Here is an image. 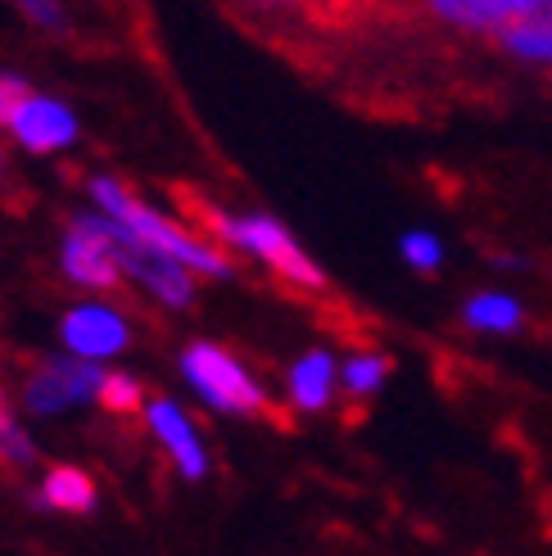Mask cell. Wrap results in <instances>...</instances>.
Masks as SVG:
<instances>
[{
    "instance_id": "obj_1",
    "label": "cell",
    "mask_w": 552,
    "mask_h": 556,
    "mask_svg": "<svg viewBox=\"0 0 552 556\" xmlns=\"http://www.w3.org/2000/svg\"><path fill=\"white\" fill-rule=\"evenodd\" d=\"M177 204H190V208H196V213L209 222V227H213V236L236 240L240 249L259 254L276 276H286V281H294V286H303V290H322V286H326L322 267H317L309 254H303V249L290 240V231H281L272 217H227L223 208L200 204V194H196V190H181V186H177Z\"/></svg>"
},
{
    "instance_id": "obj_2",
    "label": "cell",
    "mask_w": 552,
    "mask_h": 556,
    "mask_svg": "<svg viewBox=\"0 0 552 556\" xmlns=\"http://www.w3.org/2000/svg\"><path fill=\"white\" fill-rule=\"evenodd\" d=\"M91 190H96V200L114 213V222L123 231H131L141 244H150V249H159L163 258H173V263H181V267H200V271H213V276H227L231 271V263L217 254V249H209L204 240H196L190 231H181V227H173L168 217H159L154 208H146L141 200H131V194L118 186V181H91Z\"/></svg>"
},
{
    "instance_id": "obj_3",
    "label": "cell",
    "mask_w": 552,
    "mask_h": 556,
    "mask_svg": "<svg viewBox=\"0 0 552 556\" xmlns=\"http://www.w3.org/2000/svg\"><path fill=\"white\" fill-rule=\"evenodd\" d=\"M181 367L190 376V384L213 403V407H227V412H250V416H272V403L263 399V389L244 376V367L236 357H227L223 349L213 344H190Z\"/></svg>"
},
{
    "instance_id": "obj_4",
    "label": "cell",
    "mask_w": 552,
    "mask_h": 556,
    "mask_svg": "<svg viewBox=\"0 0 552 556\" xmlns=\"http://www.w3.org/2000/svg\"><path fill=\"white\" fill-rule=\"evenodd\" d=\"M118 249H114V231L109 222H77V231L64 244V271L81 286L96 290H114L118 286Z\"/></svg>"
},
{
    "instance_id": "obj_5",
    "label": "cell",
    "mask_w": 552,
    "mask_h": 556,
    "mask_svg": "<svg viewBox=\"0 0 552 556\" xmlns=\"http://www.w3.org/2000/svg\"><path fill=\"white\" fill-rule=\"evenodd\" d=\"M104 371L81 363H41V376L27 380V407L33 412H60L64 403L100 394Z\"/></svg>"
},
{
    "instance_id": "obj_6",
    "label": "cell",
    "mask_w": 552,
    "mask_h": 556,
    "mask_svg": "<svg viewBox=\"0 0 552 556\" xmlns=\"http://www.w3.org/2000/svg\"><path fill=\"white\" fill-rule=\"evenodd\" d=\"M64 340L73 353L81 357H104V353H118L127 344V321L109 308H77L64 317Z\"/></svg>"
},
{
    "instance_id": "obj_7",
    "label": "cell",
    "mask_w": 552,
    "mask_h": 556,
    "mask_svg": "<svg viewBox=\"0 0 552 556\" xmlns=\"http://www.w3.org/2000/svg\"><path fill=\"white\" fill-rule=\"evenodd\" d=\"M530 5L535 0H439V5H430V14L453 23V27H472V33H493L499 37L503 27H512L516 18H526Z\"/></svg>"
},
{
    "instance_id": "obj_8",
    "label": "cell",
    "mask_w": 552,
    "mask_h": 556,
    "mask_svg": "<svg viewBox=\"0 0 552 556\" xmlns=\"http://www.w3.org/2000/svg\"><path fill=\"white\" fill-rule=\"evenodd\" d=\"M14 136L27 146V150H37V154H50V150H64L73 136H77V123H73V114L64 104H54V100H33L18 114V123H14Z\"/></svg>"
},
{
    "instance_id": "obj_9",
    "label": "cell",
    "mask_w": 552,
    "mask_h": 556,
    "mask_svg": "<svg viewBox=\"0 0 552 556\" xmlns=\"http://www.w3.org/2000/svg\"><path fill=\"white\" fill-rule=\"evenodd\" d=\"M499 46L507 54H516V60H526V64H548L552 68V5L535 0L526 18H516L512 27L499 33Z\"/></svg>"
},
{
    "instance_id": "obj_10",
    "label": "cell",
    "mask_w": 552,
    "mask_h": 556,
    "mask_svg": "<svg viewBox=\"0 0 552 556\" xmlns=\"http://www.w3.org/2000/svg\"><path fill=\"white\" fill-rule=\"evenodd\" d=\"M150 426L159 430V439L168 443V453H173V462L181 466V476H190V480H200L204 476V453H200V439H196V430L186 426V416L173 407V403H154L150 407Z\"/></svg>"
},
{
    "instance_id": "obj_11",
    "label": "cell",
    "mask_w": 552,
    "mask_h": 556,
    "mask_svg": "<svg viewBox=\"0 0 552 556\" xmlns=\"http://www.w3.org/2000/svg\"><path fill=\"white\" fill-rule=\"evenodd\" d=\"M330 389H336V363H330V353L313 349L290 367V399L299 412H322L330 403Z\"/></svg>"
},
{
    "instance_id": "obj_12",
    "label": "cell",
    "mask_w": 552,
    "mask_h": 556,
    "mask_svg": "<svg viewBox=\"0 0 552 556\" xmlns=\"http://www.w3.org/2000/svg\"><path fill=\"white\" fill-rule=\"evenodd\" d=\"M462 317H466L472 330H493V336H512V330H520V321H526V313H520V303L512 294H476V299H466Z\"/></svg>"
},
{
    "instance_id": "obj_13",
    "label": "cell",
    "mask_w": 552,
    "mask_h": 556,
    "mask_svg": "<svg viewBox=\"0 0 552 556\" xmlns=\"http://www.w3.org/2000/svg\"><path fill=\"white\" fill-rule=\"evenodd\" d=\"M46 503L60 507V511L87 516V511L96 507V484H91L87 470H77V466H54L50 476H46Z\"/></svg>"
},
{
    "instance_id": "obj_14",
    "label": "cell",
    "mask_w": 552,
    "mask_h": 556,
    "mask_svg": "<svg viewBox=\"0 0 552 556\" xmlns=\"http://www.w3.org/2000/svg\"><path fill=\"white\" fill-rule=\"evenodd\" d=\"M390 357H380V353H357L344 363V389H349V399H372L376 389L385 384V376H390Z\"/></svg>"
},
{
    "instance_id": "obj_15",
    "label": "cell",
    "mask_w": 552,
    "mask_h": 556,
    "mask_svg": "<svg viewBox=\"0 0 552 556\" xmlns=\"http://www.w3.org/2000/svg\"><path fill=\"white\" fill-rule=\"evenodd\" d=\"M100 407L104 412H114V416H131V412H141L146 394H141V384H136L131 376L123 371H104V384H100Z\"/></svg>"
},
{
    "instance_id": "obj_16",
    "label": "cell",
    "mask_w": 552,
    "mask_h": 556,
    "mask_svg": "<svg viewBox=\"0 0 552 556\" xmlns=\"http://www.w3.org/2000/svg\"><path fill=\"white\" fill-rule=\"evenodd\" d=\"M403 258L417 267V271H435L439 258H444V249H439V240L430 231H407L403 236Z\"/></svg>"
},
{
    "instance_id": "obj_17",
    "label": "cell",
    "mask_w": 552,
    "mask_h": 556,
    "mask_svg": "<svg viewBox=\"0 0 552 556\" xmlns=\"http://www.w3.org/2000/svg\"><path fill=\"white\" fill-rule=\"evenodd\" d=\"M37 96L27 91V81H18V77H0V127H14L18 123V114L27 104H33Z\"/></svg>"
},
{
    "instance_id": "obj_18",
    "label": "cell",
    "mask_w": 552,
    "mask_h": 556,
    "mask_svg": "<svg viewBox=\"0 0 552 556\" xmlns=\"http://www.w3.org/2000/svg\"><path fill=\"white\" fill-rule=\"evenodd\" d=\"M27 14L41 18V23H54V10H50V5H27Z\"/></svg>"
},
{
    "instance_id": "obj_19",
    "label": "cell",
    "mask_w": 552,
    "mask_h": 556,
    "mask_svg": "<svg viewBox=\"0 0 552 556\" xmlns=\"http://www.w3.org/2000/svg\"><path fill=\"white\" fill-rule=\"evenodd\" d=\"M10 421H14V416L5 412V394H0V426H10Z\"/></svg>"
},
{
    "instance_id": "obj_20",
    "label": "cell",
    "mask_w": 552,
    "mask_h": 556,
    "mask_svg": "<svg viewBox=\"0 0 552 556\" xmlns=\"http://www.w3.org/2000/svg\"><path fill=\"white\" fill-rule=\"evenodd\" d=\"M0 163H5V154H0Z\"/></svg>"
}]
</instances>
